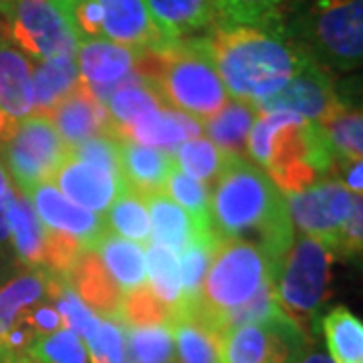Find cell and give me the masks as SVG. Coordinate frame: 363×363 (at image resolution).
Instances as JSON below:
<instances>
[{
  "instance_id": "obj_1",
  "label": "cell",
  "mask_w": 363,
  "mask_h": 363,
  "mask_svg": "<svg viewBox=\"0 0 363 363\" xmlns=\"http://www.w3.org/2000/svg\"><path fill=\"white\" fill-rule=\"evenodd\" d=\"M210 216L218 238L257 240L255 247L279 277L295 242V224L285 194L250 157H234L212 186Z\"/></svg>"
},
{
  "instance_id": "obj_2",
  "label": "cell",
  "mask_w": 363,
  "mask_h": 363,
  "mask_svg": "<svg viewBox=\"0 0 363 363\" xmlns=\"http://www.w3.org/2000/svg\"><path fill=\"white\" fill-rule=\"evenodd\" d=\"M200 40L228 97L250 105L283 89L309 59L286 35L281 16L267 25L222 23Z\"/></svg>"
},
{
  "instance_id": "obj_3",
  "label": "cell",
  "mask_w": 363,
  "mask_h": 363,
  "mask_svg": "<svg viewBox=\"0 0 363 363\" xmlns=\"http://www.w3.org/2000/svg\"><path fill=\"white\" fill-rule=\"evenodd\" d=\"M248 157L283 194L327 180L335 152L319 123L295 111H260L248 135Z\"/></svg>"
},
{
  "instance_id": "obj_4",
  "label": "cell",
  "mask_w": 363,
  "mask_h": 363,
  "mask_svg": "<svg viewBox=\"0 0 363 363\" xmlns=\"http://www.w3.org/2000/svg\"><path fill=\"white\" fill-rule=\"evenodd\" d=\"M135 71L160 93L166 107L200 123L218 113L230 99L200 37L176 40L156 51H142Z\"/></svg>"
},
{
  "instance_id": "obj_5",
  "label": "cell",
  "mask_w": 363,
  "mask_h": 363,
  "mask_svg": "<svg viewBox=\"0 0 363 363\" xmlns=\"http://www.w3.org/2000/svg\"><path fill=\"white\" fill-rule=\"evenodd\" d=\"M269 281L274 283L277 274L259 248L245 240L220 238L210 260L200 295L194 303L182 305L178 309L192 311L222 335L218 331V319L222 315L242 307Z\"/></svg>"
},
{
  "instance_id": "obj_6",
  "label": "cell",
  "mask_w": 363,
  "mask_h": 363,
  "mask_svg": "<svg viewBox=\"0 0 363 363\" xmlns=\"http://www.w3.org/2000/svg\"><path fill=\"white\" fill-rule=\"evenodd\" d=\"M286 35L327 71H353L363 57V0H309Z\"/></svg>"
},
{
  "instance_id": "obj_7",
  "label": "cell",
  "mask_w": 363,
  "mask_h": 363,
  "mask_svg": "<svg viewBox=\"0 0 363 363\" xmlns=\"http://www.w3.org/2000/svg\"><path fill=\"white\" fill-rule=\"evenodd\" d=\"M69 154L49 116H28L16 121L13 133L0 143V164L16 190L26 194L51 182Z\"/></svg>"
},
{
  "instance_id": "obj_8",
  "label": "cell",
  "mask_w": 363,
  "mask_h": 363,
  "mask_svg": "<svg viewBox=\"0 0 363 363\" xmlns=\"http://www.w3.org/2000/svg\"><path fill=\"white\" fill-rule=\"evenodd\" d=\"M333 255L311 236L303 234L293 242L274 291L281 309L298 325L309 323L329 291Z\"/></svg>"
},
{
  "instance_id": "obj_9",
  "label": "cell",
  "mask_w": 363,
  "mask_h": 363,
  "mask_svg": "<svg viewBox=\"0 0 363 363\" xmlns=\"http://www.w3.org/2000/svg\"><path fill=\"white\" fill-rule=\"evenodd\" d=\"M4 23L11 43L33 61L77 52V40L52 0H11Z\"/></svg>"
},
{
  "instance_id": "obj_10",
  "label": "cell",
  "mask_w": 363,
  "mask_h": 363,
  "mask_svg": "<svg viewBox=\"0 0 363 363\" xmlns=\"http://www.w3.org/2000/svg\"><path fill=\"white\" fill-rule=\"evenodd\" d=\"M293 224L298 230L319 240L333 257H337L339 242L362 194H353L341 182L321 180L309 188L285 194Z\"/></svg>"
},
{
  "instance_id": "obj_11",
  "label": "cell",
  "mask_w": 363,
  "mask_h": 363,
  "mask_svg": "<svg viewBox=\"0 0 363 363\" xmlns=\"http://www.w3.org/2000/svg\"><path fill=\"white\" fill-rule=\"evenodd\" d=\"M307 333L285 311L230 329L222 339V363H298Z\"/></svg>"
},
{
  "instance_id": "obj_12",
  "label": "cell",
  "mask_w": 363,
  "mask_h": 363,
  "mask_svg": "<svg viewBox=\"0 0 363 363\" xmlns=\"http://www.w3.org/2000/svg\"><path fill=\"white\" fill-rule=\"evenodd\" d=\"M343 104L335 89L331 73L317 65L311 57L301 65L297 73L286 81L283 89L255 105L257 111H295L309 121H323L331 111Z\"/></svg>"
},
{
  "instance_id": "obj_13",
  "label": "cell",
  "mask_w": 363,
  "mask_h": 363,
  "mask_svg": "<svg viewBox=\"0 0 363 363\" xmlns=\"http://www.w3.org/2000/svg\"><path fill=\"white\" fill-rule=\"evenodd\" d=\"M140 51L107 39L79 43L75 52L79 81L105 105L113 91L135 75Z\"/></svg>"
},
{
  "instance_id": "obj_14",
  "label": "cell",
  "mask_w": 363,
  "mask_h": 363,
  "mask_svg": "<svg viewBox=\"0 0 363 363\" xmlns=\"http://www.w3.org/2000/svg\"><path fill=\"white\" fill-rule=\"evenodd\" d=\"M25 196L30 206H35V212L45 226L75 238L85 250H93L95 245L109 233L104 214H95L73 204L51 182L35 186Z\"/></svg>"
},
{
  "instance_id": "obj_15",
  "label": "cell",
  "mask_w": 363,
  "mask_h": 363,
  "mask_svg": "<svg viewBox=\"0 0 363 363\" xmlns=\"http://www.w3.org/2000/svg\"><path fill=\"white\" fill-rule=\"evenodd\" d=\"M52 182L67 200L95 214H104L125 188L119 176L93 166L89 162H83L71 152L52 176Z\"/></svg>"
},
{
  "instance_id": "obj_16",
  "label": "cell",
  "mask_w": 363,
  "mask_h": 363,
  "mask_svg": "<svg viewBox=\"0 0 363 363\" xmlns=\"http://www.w3.org/2000/svg\"><path fill=\"white\" fill-rule=\"evenodd\" d=\"M104 39L133 51H156L172 45L154 23L145 0H97Z\"/></svg>"
},
{
  "instance_id": "obj_17",
  "label": "cell",
  "mask_w": 363,
  "mask_h": 363,
  "mask_svg": "<svg viewBox=\"0 0 363 363\" xmlns=\"http://www.w3.org/2000/svg\"><path fill=\"white\" fill-rule=\"evenodd\" d=\"M61 140L75 147L99 133H111V121L105 105L81 81L49 113Z\"/></svg>"
},
{
  "instance_id": "obj_18",
  "label": "cell",
  "mask_w": 363,
  "mask_h": 363,
  "mask_svg": "<svg viewBox=\"0 0 363 363\" xmlns=\"http://www.w3.org/2000/svg\"><path fill=\"white\" fill-rule=\"evenodd\" d=\"M176 162L172 152L119 138V176L131 192L143 198L166 192Z\"/></svg>"
},
{
  "instance_id": "obj_19",
  "label": "cell",
  "mask_w": 363,
  "mask_h": 363,
  "mask_svg": "<svg viewBox=\"0 0 363 363\" xmlns=\"http://www.w3.org/2000/svg\"><path fill=\"white\" fill-rule=\"evenodd\" d=\"M116 135L174 154V150L180 143L202 135V123L194 117L164 105L156 111H150L145 116L133 119L125 128L117 131Z\"/></svg>"
},
{
  "instance_id": "obj_20",
  "label": "cell",
  "mask_w": 363,
  "mask_h": 363,
  "mask_svg": "<svg viewBox=\"0 0 363 363\" xmlns=\"http://www.w3.org/2000/svg\"><path fill=\"white\" fill-rule=\"evenodd\" d=\"M63 277L49 271L26 269L0 286V341L18 321H23L28 309L45 301H55Z\"/></svg>"
},
{
  "instance_id": "obj_21",
  "label": "cell",
  "mask_w": 363,
  "mask_h": 363,
  "mask_svg": "<svg viewBox=\"0 0 363 363\" xmlns=\"http://www.w3.org/2000/svg\"><path fill=\"white\" fill-rule=\"evenodd\" d=\"M65 281L91 311L97 313L104 319L117 321V311L123 293L93 250L81 252L73 269L67 272Z\"/></svg>"
},
{
  "instance_id": "obj_22",
  "label": "cell",
  "mask_w": 363,
  "mask_h": 363,
  "mask_svg": "<svg viewBox=\"0 0 363 363\" xmlns=\"http://www.w3.org/2000/svg\"><path fill=\"white\" fill-rule=\"evenodd\" d=\"M160 33L169 40L192 39L224 23L214 0H145Z\"/></svg>"
},
{
  "instance_id": "obj_23",
  "label": "cell",
  "mask_w": 363,
  "mask_h": 363,
  "mask_svg": "<svg viewBox=\"0 0 363 363\" xmlns=\"http://www.w3.org/2000/svg\"><path fill=\"white\" fill-rule=\"evenodd\" d=\"M0 105L21 121L33 113V63L0 30Z\"/></svg>"
},
{
  "instance_id": "obj_24",
  "label": "cell",
  "mask_w": 363,
  "mask_h": 363,
  "mask_svg": "<svg viewBox=\"0 0 363 363\" xmlns=\"http://www.w3.org/2000/svg\"><path fill=\"white\" fill-rule=\"evenodd\" d=\"M169 329L180 363H222V335L188 309H176Z\"/></svg>"
},
{
  "instance_id": "obj_25",
  "label": "cell",
  "mask_w": 363,
  "mask_h": 363,
  "mask_svg": "<svg viewBox=\"0 0 363 363\" xmlns=\"http://www.w3.org/2000/svg\"><path fill=\"white\" fill-rule=\"evenodd\" d=\"M9 224H11V247L16 260L25 264L26 269L45 271L49 228L40 222L28 198L16 188H14L13 206L9 212Z\"/></svg>"
},
{
  "instance_id": "obj_26",
  "label": "cell",
  "mask_w": 363,
  "mask_h": 363,
  "mask_svg": "<svg viewBox=\"0 0 363 363\" xmlns=\"http://www.w3.org/2000/svg\"><path fill=\"white\" fill-rule=\"evenodd\" d=\"M257 117L259 111L255 105L228 99L218 113L202 123V133L224 154L248 157V135Z\"/></svg>"
},
{
  "instance_id": "obj_27",
  "label": "cell",
  "mask_w": 363,
  "mask_h": 363,
  "mask_svg": "<svg viewBox=\"0 0 363 363\" xmlns=\"http://www.w3.org/2000/svg\"><path fill=\"white\" fill-rule=\"evenodd\" d=\"M77 81L75 57H52L37 61L33 65V113L49 116L52 107L73 91Z\"/></svg>"
},
{
  "instance_id": "obj_28",
  "label": "cell",
  "mask_w": 363,
  "mask_h": 363,
  "mask_svg": "<svg viewBox=\"0 0 363 363\" xmlns=\"http://www.w3.org/2000/svg\"><path fill=\"white\" fill-rule=\"evenodd\" d=\"M93 252L101 259L105 269L113 277V281L121 289L123 295L147 285L145 257H143L142 245L125 240V238H121L117 234L107 233L95 245Z\"/></svg>"
},
{
  "instance_id": "obj_29",
  "label": "cell",
  "mask_w": 363,
  "mask_h": 363,
  "mask_svg": "<svg viewBox=\"0 0 363 363\" xmlns=\"http://www.w3.org/2000/svg\"><path fill=\"white\" fill-rule=\"evenodd\" d=\"M145 204L152 222V242L178 257L198 236L192 218L164 192L147 196Z\"/></svg>"
},
{
  "instance_id": "obj_30",
  "label": "cell",
  "mask_w": 363,
  "mask_h": 363,
  "mask_svg": "<svg viewBox=\"0 0 363 363\" xmlns=\"http://www.w3.org/2000/svg\"><path fill=\"white\" fill-rule=\"evenodd\" d=\"M164 105L166 104L162 101L156 87L135 71V75L121 83L105 101V109L111 121V133L116 135L117 131L125 128L133 119L156 111Z\"/></svg>"
},
{
  "instance_id": "obj_31",
  "label": "cell",
  "mask_w": 363,
  "mask_h": 363,
  "mask_svg": "<svg viewBox=\"0 0 363 363\" xmlns=\"http://www.w3.org/2000/svg\"><path fill=\"white\" fill-rule=\"evenodd\" d=\"M104 220L109 233L125 240L138 242L142 247L152 242V222L145 198L128 188H123L121 194L111 202V206L105 210Z\"/></svg>"
},
{
  "instance_id": "obj_32",
  "label": "cell",
  "mask_w": 363,
  "mask_h": 363,
  "mask_svg": "<svg viewBox=\"0 0 363 363\" xmlns=\"http://www.w3.org/2000/svg\"><path fill=\"white\" fill-rule=\"evenodd\" d=\"M329 357L335 363H363V323L347 307H335L323 317Z\"/></svg>"
},
{
  "instance_id": "obj_33",
  "label": "cell",
  "mask_w": 363,
  "mask_h": 363,
  "mask_svg": "<svg viewBox=\"0 0 363 363\" xmlns=\"http://www.w3.org/2000/svg\"><path fill=\"white\" fill-rule=\"evenodd\" d=\"M234 156L224 154L206 138H194L174 150L176 168L204 186H214Z\"/></svg>"
},
{
  "instance_id": "obj_34",
  "label": "cell",
  "mask_w": 363,
  "mask_h": 363,
  "mask_svg": "<svg viewBox=\"0 0 363 363\" xmlns=\"http://www.w3.org/2000/svg\"><path fill=\"white\" fill-rule=\"evenodd\" d=\"M123 363H176L169 323L123 327Z\"/></svg>"
},
{
  "instance_id": "obj_35",
  "label": "cell",
  "mask_w": 363,
  "mask_h": 363,
  "mask_svg": "<svg viewBox=\"0 0 363 363\" xmlns=\"http://www.w3.org/2000/svg\"><path fill=\"white\" fill-rule=\"evenodd\" d=\"M319 125L325 131L335 156L350 162L362 160L363 113L359 107L343 101L335 111H331L323 121H319Z\"/></svg>"
},
{
  "instance_id": "obj_36",
  "label": "cell",
  "mask_w": 363,
  "mask_h": 363,
  "mask_svg": "<svg viewBox=\"0 0 363 363\" xmlns=\"http://www.w3.org/2000/svg\"><path fill=\"white\" fill-rule=\"evenodd\" d=\"M192 218L198 236H216L210 216V190L204 184L192 180L178 168L172 169L166 192ZM218 238V236H216Z\"/></svg>"
},
{
  "instance_id": "obj_37",
  "label": "cell",
  "mask_w": 363,
  "mask_h": 363,
  "mask_svg": "<svg viewBox=\"0 0 363 363\" xmlns=\"http://www.w3.org/2000/svg\"><path fill=\"white\" fill-rule=\"evenodd\" d=\"M145 279L147 286L154 291L164 305L174 311L182 301L180 271H178V257L169 252L168 248L157 247L154 242L145 245Z\"/></svg>"
},
{
  "instance_id": "obj_38",
  "label": "cell",
  "mask_w": 363,
  "mask_h": 363,
  "mask_svg": "<svg viewBox=\"0 0 363 363\" xmlns=\"http://www.w3.org/2000/svg\"><path fill=\"white\" fill-rule=\"evenodd\" d=\"M218 242H220V238H216V236H194V240L178 255V271H180L182 285V301L178 307L194 303L198 298L208 267H210V260H212V255L218 247Z\"/></svg>"
},
{
  "instance_id": "obj_39",
  "label": "cell",
  "mask_w": 363,
  "mask_h": 363,
  "mask_svg": "<svg viewBox=\"0 0 363 363\" xmlns=\"http://www.w3.org/2000/svg\"><path fill=\"white\" fill-rule=\"evenodd\" d=\"M169 317H172V309L164 305L147 285L125 293L117 311V321L123 327L168 323Z\"/></svg>"
},
{
  "instance_id": "obj_40",
  "label": "cell",
  "mask_w": 363,
  "mask_h": 363,
  "mask_svg": "<svg viewBox=\"0 0 363 363\" xmlns=\"http://www.w3.org/2000/svg\"><path fill=\"white\" fill-rule=\"evenodd\" d=\"M33 363H87V347L75 331L61 327L59 331L43 335L30 350Z\"/></svg>"
},
{
  "instance_id": "obj_41",
  "label": "cell",
  "mask_w": 363,
  "mask_h": 363,
  "mask_svg": "<svg viewBox=\"0 0 363 363\" xmlns=\"http://www.w3.org/2000/svg\"><path fill=\"white\" fill-rule=\"evenodd\" d=\"M65 16L67 25L79 43L104 39L101 6L97 0H52Z\"/></svg>"
},
{
  "instance_id": "obj_42",
  "label": "cell",
  "mask_w": 363,
  "mask_h": 363,
  "mask_svg": "<svg viewBox=\"0 0 363 363\" xmlns=\"http://www.w3.org/2000/svg\"><path fill=\"white\" fill-rule=\"evenodd\" d=\"M286 0H214L224 23L233 25H267L281 16Z\"/></svg>"
},
{
  "instance_id": "obj_43",
  "label": "cell",
  "mask_w": 363,
  "mask_h": 363,
  "mask_svg": "<svg viewBox=\"0 0 363 363\" xmlns=\"http://www.w3.org/2000/svg\"><path fill=\"white\" fill-rule=\"evenodd\" d=\"M55 307L61 315L63 327L75 331L79 337H83L85 341L93 337L101 317L91 311L89 307L79 298L77 293L67 285V281H63V285L59 286V293L55 297Z\"/></svg>"
},
{
  "instance_id": "obj_44",
  "label": "cell",
  "mask_w": 363,
  "mask_h": 363,
  "mask_svg": "<svg viewBox=\"0 0 363 363\" xmlns=\"http://www.w3.org/2000/svg\"><path fill=\"white\" fill-rule=\"evenodd\" d=\"M91 363H123L125 345H123V325L116 319L99 321L93 337L85 341Z\"/></svg>"
},
{
  "instance_id": "obj_45",
  "label": "cell",
  "mask_w": 363,
  "mask_h": 363,
  "mask_svg": "<svg viewBox=\"0 0 363 363\" xmlns=\"http://www.w3.org/2000/svg\"><path fill=\"white\" fill-rule=\"evenodd\" d=\"M69 152L83 162H89L93 166H99L119 176V138L113 133L93 135L75 147H69Z\"/></svg>"
},
{
  "instance_id": "obj_46",
  "label": "cell",
  "mask_w": 363,
  "mask_h": 363,
  "mask_svg": "<svg viewBox=\"0 0 363 363\" xmlns=\"http://www.w3.org/2000/svg\"><path fill=\"white\" fill-rule=\"evenodd\" d=\"M14 200V186H11L4 194L0 196V250H11V224H9V212Z\"/></svg>"
},
{
  "instance_id": "obj_47",
  "label": "cell",
  "mask_w": 363,
  "mask_h": 363,
  "mask_svg": "<svg viewBox=\"0 0 363 363\" xmlns=\"http://www.w3.org/2000/svg\"><path fill=\"white\" fill-rule=\"evenodd\" d=\"M14 125H16V121H14L13 117L9 116V113L2 109V105H0V143L6 142V138L13 133Z\"/></svg>"
},
{
  "instance_id": "obj_48",
  "label": "cell",
  "mask_w": 363,
  "mask_h": 363,
  "mask_svg": "<svg viewBox=\"0 0 363 363\" xmlns=\"http://www.w3.org/2000/svg\"><path fill=\"white\" fill-rule=\"evenodd\" d=\"M298 363H335L331 357H329V353H325V351H311V353H305L303 355V359Z\"/></svg>"
},
{
  "instance_id": "obj_49",
  "label": "cell",
  "mask_w": 363,
  "mask_h": 363,
  "mask_svg": "<svg viewBox=\"0 0 363 363\" xmlns=\"http://www.w3.org/2000/svg\"><path fill=\"white\" fill-rule=\"evenodd\" d=\"M13 184H11V180H9V176H6V172H4V168H2V164H0V196L4 194L9 188H11Z\"/></svg>"
},
{
  "instance_id": "obj_50",
  "label": "cell",
  "mask_w": 363,
  "mask_h": 363,
  "mask_svg": "<svg viewBox=\"0 0 363 363\" xmlns=\"http://www.w3.org/2000/svg\"><path fill=\"white\" fill-rule=\"evenodd\" d=\"M9 4H11V0H0V18H4V13H6Z\"/></svg>"
}]
</instances>
